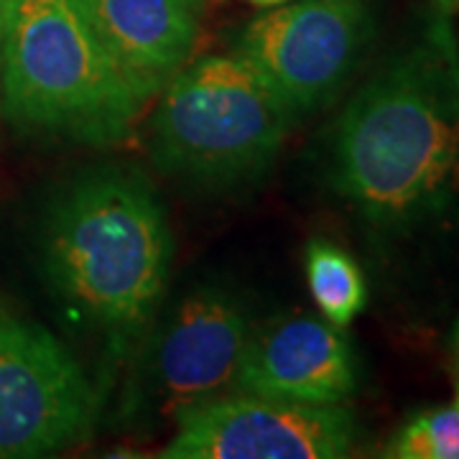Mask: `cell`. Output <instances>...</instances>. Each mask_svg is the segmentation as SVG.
<instances>
[{"label": "cell", "instance_id": "4fadbf2b", "mask_svg": "<svg viewBox=\"0 0 459 459\" xmlns=\"http://www.w3.org/2000/svg\"><path fill=\"white\" fill-rule=\"evenodd\" d=\"M434 5H437L439 11H455L459 5V0H434Z\"/></svg>", "mask_w": 459, "mask_h": 459}, {"label": "cell", "instance_id": "277c9868", "mask_svg": "<svg viewBox=\"0 0 459 459\" xmlns=\"http://www.w3.org/2000/svg\"><path fill=\"white\" fill-rule=\"evenodd\" d=\"M151 117V156L166 177L232 189L261 179L294 117L243 56L212 54L161 87Z\"/></svg>", "mask_w": 459, "mask_h": 459}, {"label": "cell", "instance_id": "5b68a950", "mask_svg": "<svg viewBox=\"0 0 459 459\" xmlns=\"http://www.w3.org/2000/svg\"><path fill=\"white\" fill-rule=\"evenodd\" d=\"M253 332L250 307L235 289L207 283L184 294L171 312H159L131 355L123 416L153 427L235 391Z\"/></svg>", "mask_w": 459, "mask_h": 459}, {"label": "cell", "instance_id": "ba28073f", "mask_svg": "<svg viewBox=\"0 0 459 459\" xmlns=\"http://www.w3.org/2000/svg\"><path fill=\"white\" fill-rule=\"evenodd\" d=\"M161 457L332 459L352 452L358 424L337 406L230 391L184 411Z\"/></svg>", "mask_w": 459, "mask_h": 459}, {"label": "cell", "instance_id": "8fae6325", "mask_svg": "<svg viewBox=\"0 0 459 459\" xmlns=\"http://www.w3.org/2000/svg\"><path fill=\"white\" fill-rule=\"evenodd\" d=\"M304 271L314 304L334 327H350L365 309L368 286L350 253L329 240H312L304 253Z\"/></svg>", "mask_w": 459, "mask_h": 459}, {"label": "cell", "instance_id": "e0dca14e", "mask_svg": "<svg viewBox=\"0 0 459 459\" xmlns=\"http://www.w3.org/2000/svg\"><path fill=\"white\" fill-rule=\"evenodd\" d=\"M0 11H3V0H0Z\"/></svg>", "mask_w": 459, "mask_h": 459}, {"label": "cell", "instance_id": "3957f363", "mask_svg": "<svg viewBox=\"0 0 459 459\" xmlns=\"http://www.w3.org/2000/svg\"><path fill=\"white\" fill-rule=\"evenodd\" d=\"M0 100L18 128L87 146L126 141L146 108L80 0H3Z\"/></svg>", "mask_w": 459, "mask_h": 459}, {"label": "cell", "instance_id": "9c48e42d", "mask_svg": "<svg viewBox=\"0 0 459 459\" xmlns=\"http://www.w3.org/2000/svg\"><path fill=\"white\" fill-rule=\"evenodd\" d=\"M358 388V362L340 327L294 314L255 327L235 377V391L265 398L337 406Z\"/></svg>", "mask_w": 459, "mask_h": 459}, {"label": "cell", "instance_id": "5bb4252c", "mask_svg": "<svg viewBox=\"0 0 459 459\" xmlns=\"http://www.w3.org/2000/svg\"><path fill=\"white\" fill-rule=\"evenodd\" d=\"M255 5H281V3H289V0H250Z\"/></svg>", "mask_w": 459, "mask_h": 459}, {"label": "cell", "instance_id": "9a60e30c", "mask_svg": "<svg viewBox=\"0 0 459 459\" xmlns=\"http://www.w3.org/2000/svg\"><path fill=\"white\" fill-rule=\"evenodd\" d=\"M457 406H459V385H457Z\"/></svg>", "mask_w": 459, "mask_h": 459}, {"label": "cell", "instance_id": "8992f818", "mask_svg": "<svg viewBox=\"0 0 459 459\" xmlns=\"http://www.w3.org/2000/svg\"><path fill=\"white\" fill-rule=\"evenodd\" d=\"M102 391L49 329L0 307V459L56 455L98 427Z\"/></svg>", "mask_w": 459, "mask_h": 459}, {"label": "cell", "instance_id": "6da1fadb", "mask_svg": "<svg viewBox=\"0 0 459 459\" xmlns=\"http://www.w3.org/2000/svg\"><path fill=\"white\" fill-rule=\"evenodd\" d=\"M329 184L362 222L403 235L459 199V56L434 23L350 98L329 138Z\"/></svg>", "mask_w": 459, "mask_h": 459}, {"label": "cell", "instance_id": "2e32d148", "mask_svg": "<svg viewBox=\"0 0 459 459\" xmlns=\"http://www.w3.org/2000/svg\"><path fill=\"white\" fill-rule=\"evenodd\" d=\"M457 344H459V325H457Z\"/></svg>", "mask_w": 459, "mask_h": 459}, {"label": "cell", "instance_id": "7a4b0ae2", "mask_svg": "<svg viewBox=\"0 0 459 459\" xmlns=\"http://www.w3.org/2000/svg\"><path fill=\"white\" fill-rule=\"evenodd\" d=\"M174 240L161 199L138 171L100 166L54 197L41 268L66 314L117 365L161 312Z\"/></svg>", "mask_w": 459, "mask_h": 459}, {"label": "cell", "instance_id": "7c38bea8", "mask_svg": "<svg viewBox=\"0 0 459 459\" xmlns=\"http://www.w3.org/2000/svg\"><path fill=\"white\" fill-rule=\"evenodd\" d=\"M388 455L398 459H459V406L413 416L395 434Z\"/></svg>", "mask_w": 459, "mask_h": 459}, {"label": "cell", "instance_id": "30bf717a", "mask_svg": "<svg viewBox=\"0 0 459 459\" xmlns=\"http://www.w3.org/2000/svg\"><path fill=\"white\" fill-rule=\"evenodd\" d=\"M102 47L141 98L189 62L207 0H80Z\"/></svg>", "mask_w": 459, "mask_h": 459}, {"label": "cell", "instance_id": "52a82bcc", "mask_svg": "<svg viewBox=\"0 0 459 459\" xmlns=\"http://www.w3.org/2000/svg\"><path fill=\"white\" fill-rule=\"evenodd\" d=\"M376 36L370 0H296L247 23L235 54L294 120L327 108L355 77Z\"/></svg>", "mask_w": 459, "mask_h": 459}]
</instances>
